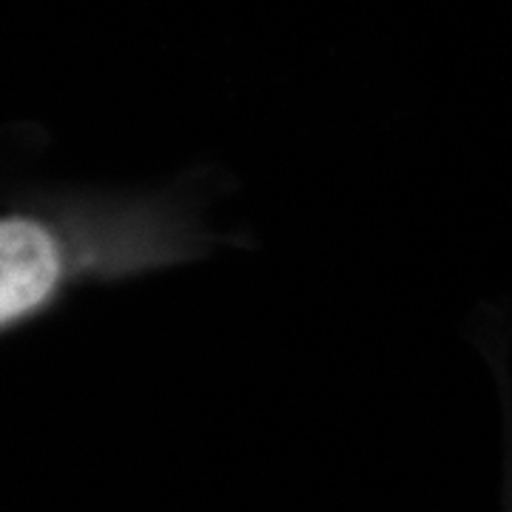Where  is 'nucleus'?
<instances>
[{
    "label": "nucleus",
    "mask_w": 512,
    "mask_h": 512,
    "mask_svg": "<svg viewBox=\"0 0 512 512\" xmlns=\"http://www.w3.org/2000/svg\"><path fill=\"white\" fill-rule=\"evenodd\" d=\"M217 208L208 168L157 185H0V336L74 293L234 245Z\"/></svg>",
    "instance_id": "nucleus-1"
}]
</instances>
